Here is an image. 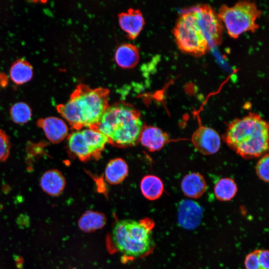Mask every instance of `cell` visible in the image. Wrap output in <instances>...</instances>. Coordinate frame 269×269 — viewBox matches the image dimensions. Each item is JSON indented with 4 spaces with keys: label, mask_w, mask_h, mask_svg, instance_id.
<instances>
[{
    "label": "cell",
    "mask_w": 269,
    "mask_h": 269,
    "mask_svg": "<svg viewBox=\"0 0 269 269\" xmlns=\"http://www.w3.org/2000/svg\"><path fill=\"white\" fill-rule=\"evenodd\" d=\"M202 212L201 207L196 202L190 200H182L178 209L181 225L188 228L196 226L200 221Z\"/></svg>",
    "instance_id": "15"
},
{
    "label": "cell",
    "mask_w": 269,
    "mask_h": 269,
    "mask_svg": "<svg viewBox=\"0 0 269 269\" xmlns=\"http://www.w3.org/2000/svg\"><path fill=\"white\" fill-rule=\"evenodd\" d=\"M170 140L169 135L161 129L152 126H144L139 141L150 151L160 150Z\"/></svg>",
    "instance_id": "12"
},
{
    "label": "cell",
    "mask_w": 269,
    "mask_h": 269,
    "mask_svg": "<svg viewBox=\"0 0 269 269\" xmlns=\"http://www.w3.org/2000/svg\"><path fill=\"white\" fill-rule=\"evenodd\" d=\"M154 226L150 219L118 220L110 233V247L126 258L145 257L152 252L155 247L152 237Z\"/></svg>",
    "instance_id": "4"
},
{
    "label": "cell",
    "mask_w": 269,
    "mask_h": 269,
    "mask_svg": "<svg viewBox=\"0 0 269 269\" xmlns=\"http://www.w3.org/2000/svg\"><path fill=\"white\" fill-rule=\"evenodd\" d=\"M77 269L73 268V269Z\"/></svg>",
    "instance_id": "26"
},
{
    "label": "cell",
    "mask_w": 269,
    "mask_h": 269,
    "mask_svg": "<svg viewBox=\"0 0 269 269\" xmlns=\"http://www.w3.org/2000/svg\"><path fill=\"white\" fill-rule=\"evenodd\" d=\"M262 14L253 1L242 0L232 6L222 4L218 14L226 28L228 34L234 38L247 31H255L259 25L256 21Z\"/></svg>",
    "instance_id": "6"
},
{
    "label": "cell",
    "mask_w": 269,
    "mask_h": 269,
    "mask_svg": "<svg viewBox=\"0 0 269 269\" xmlns=\"http://www.w3.org/2000/svg\"><path fill=\"white\" fill-rule=\"evenodd\" d=\"M10 149L9 137L4 131L0 129V163L7 159Z\"/></svg>",
    "instance_id": "25"
},
{
    "label": "cell",
    "mask_w": 269,
    "mask_h": 269,
    "mask_svg": "<svg viewBox=\"0 0 269 269\" xmlns=\"http://www.w3.org/2000/svg\"><path fill=\"white\" fill-rule=\"evenodd\" d=\"M66 180L62 173L57 169H52L45 172L40 180L42 189L51 196H58L63 191Z\"/></svg>",
    "instance_id": "14"
},
{
    "label": "cell",
    "mask_w": 269,
    "mask_h": 269,
    "mask_svg": "<svg viewBox=\"0 0 269 269\" xmlns=\"http://www.w3.org/2000/svg\"><path fill=\"white\" fill-rule=\"evenodd\" d=\"M143 126L140 112L132 104L119 101L109 105L96 129L107 137L109 143L126 147L137 142Z\"/></svg>",
    "instance_id": "3"
},
{
    "label": "cell",
    "mask_w": 269,
    "mask_h": 269,
    "mask_svg": "<svg viewBox=\"0 0 269 269\" xmlns=\"http://www.w3.org/2000/svg\"><path fill=\"white\" fill-rule=\"evenodd\" d=\"M37 125L41 128L46 137L53 143H58L64 140L68 134V128L62 119L49 117L39 119Z\"/></svg>",
    "instance_id": "10"
},
{
    "label": "cell",
    "mask_w": 269,
    "mask_h": 269,
    "mask_svg": "<svg viewBox=\"0 0 269 269\" xmlns=\"http://www.w3.org/2000/svg\"><path fill=\"white\" fill-rule=\"evenodd\" d=\"M140 188L143 196L149 200H155L159 198L164 190L162 180L153 175L144 176L141 180Z\"/></svg>",
    "instance_id": "19"
},
{
    "label": "cell",
    "mask_w": 269,
    "mask_h": 269,
    "mask_svg": "<svg viewBox=\"0 0 269 269\" xmlns=\"http://www.w3.org/2000/svg\"><path fill=\"white\" fill-rule=\"evenodd\" d=\"M269 155L268 153L261 157L256 166V172L258 177L265 182L269 180Z\"/></svg>",
    "instance_id": "24"
},
{
    "label": "cell",
    "mask_w": 269,
    "mask_h": 269,
    "mask_svg": "<svg viewBox=\"0 0 269 269\" xmlns=\"http://www.w3.org/2000/svg\"><path fill=\"white\" fill-rule=\"evenodd\" d=\"M114 58L116 63L120 67L133 68L139 61L138 49L132 43H122L117 48Z\"/></svg>",
    "instance_id": "16"
},
{
    "label": "cell",
    "mask_w": 269,
    "mask_h": 269,
    "mask_svg": "<svg viewBox=\"0 0 269 269\" xmlns=\"http://www.w3.org/2000/svg\"><path fill=\"white\" fill-rule=\"evenodd\" d=\"M10 78L16 85L30 81L33 76V68L26 60L20 58L12 64L9 71Z\"/></svg>",
    "instance_id": "20"
},
{
    "label": "cell",
    "mask_w": 269,
    "mask_h": 269,
    "mask_svg": "<svg viewBox=\"0 0 269 269\" xmlns=\"http://www.w3.org/2000/svg\"><path fill=\"white\" fill-rule=\"evenodd\" d=\"M173 33L177 46L183 52L202 56L211 47L199 26L194 8L180 13Z\"/></svg>",
    "instance_id": "5"
},
{
    "label": "cell",
    "mask_w": 269,
    "mask_h": 269,
    "mask_svg": "<svg viewBox=\"0 0 269 269\" xmlns=\"http://www.w3.org/2000/svg\"><path fill=\"white\" fill-rule=\"evenodd\" d=\"M193 8L198 17L199 26L210 46L221 44L224 26L218 13L208 4H202Z\"/></svg>",
    "instance_id": "7"
},
{
    "label": "cell",
    "mask_w": 269,
    "mask_h": 269,
    "mask_svg": "<svg viewBox=\"0 0 269 269\" xmlns=\"http://www.w3.org/2000/svg\"><path fill=\"white\" fill-rule=\"evenodd\" d=\"M246 269H269V253L267 250H256L246 257Z\"/></svg>",
    "instance_id": "22"
},
{
    "label": "cell",
    "mask_w": 269,
    "mask_h": 269,
    "mask_svg": "<svg viewBox=\"0 0 269 269\" xmlns=\"http://www.w3.org/2000/svg\"><path fill=\"white\" fill-rule=\"evenodd\" d=\"M67 146L70 153L81 161H87L92 158L98 159L81 131H74L68 135Z\"/></svg>",
    "instance_id": "11"
},
{
    "label": "cell",
    "mask_w": 269,
    "mask_h": 269,
    "mask_svg": "<svg viewBox=\"0 0 269 269\" xmlns=\"http://www.w3.org/2000/svg\"><path fill=\"white\" fill-rule=\"evenodd\" d=\"M222 137L243 158L261 157L269 150V124L258 114L249 113L230 122Z\"/></svg>",
    "instance_id": "2"
},
{
    "label": "cell",
    "mask_w": 269,
    "mask_h": 269,
    "mask_svg": "<svg viewBox=\"0 0 269 269\" xmlns=\"http://www.w3.org/2000/svg\"><path fill=\"white\" fill-rule=\"evenodd\" d=\"M221 137L214 129L200 126L193 133L191 141L200 153L208 155L216 153L221 146Z\"/></svg>",
    "instance_id": "8"
},
{
    "label": "cell",
    "mask_w": 269,
    "mask_h": 269,
    "mask_svg": "<svg viewBox=\"0 0 269 269\" xmlns=\"http://www.w3.org/2000/svg\"><path fill=\"white\" fill-rule=\"evenodd\" d=\"M10 116L12 121L17 124L27 123L32 116L30 107L24 102H18L13 104L10 109Z\"/></svg>",
    "instance_id": "23"
},
{
    "label": "cell",
    "mask_w": 269,
    "mask_h": 269,
    "mask_svg": "<svg viewBox=\"0 0 269 269\" xmlns=\"http://www.w3.org/2000/svg\"><path fill=\"white\" fill-rule=\"evenodd\" d=\"M109 94L108 88H91L79 84L69 100L58 105L56 109L74 130L78 131L84 127L96 129L110 105Z\"/></svg>",
    "instance_id": "1"
},
{
    "label": "cell",
    "mask_w": 269,
    "mask_h": 269,
    "mask_svg": "<svg viewBox=\"0 0 269 269\" xmlns=\"http://www.w3.org/2000/svg\"><path fill=\"white\" fill-rule=\"evenodd\" d=\"M238 191V187L234 179L229 177L220 179L216 183L214 192L216 198L222 201L233 199Z\"/></svg>",
    "instance_id": "21"
},
{
    "label": "cell",
    "mask_w": 269,
    "mask_h": 269,
    "mask_svg": "<svg viewBox=\"0 0 269 269\" xmlns=\"http://www.w3.org/2000/svg\"><path fill=\"white\" fill-rule=\"evenodd\" d=\"M107 218L101 212L88 210L82 215L78 222L83 232L90 233L102 229L106 225Z\"/></svg>",
    "instance_id": "18"
},
{
    "label": "cell",
    "mask_w": 269,
    "mask_h": 269,
    "mask_svg": "<svg viewBox=\"0 0 269 269\" xmlns=\"http://www.w3.org/2000/svg\"><path fill=\"white\" fill-rule=\"evenodd\" d=\"M128 172V165L125 160L121 158L113 159L106 165L105 180L110 184H118L125 179Z\"/></svg>",
    "instance_id": "17"
},
{
    "label": "cell",
    "mask_w": 269,
    "mask_h": 269,
    "mask_svg": "<svg viewBox=\"0 0 269 269\" xmlns=\"http://www.w3.org/2000/svg\"><path fill=\"white\" fill-rule=\"evenodd\" d=\"M118 21L121 28L128 37L135 39L142 30L145 22L143 15L138 9L129 8L118 14Z\"/></svg>",
    "instance_id": "9"
},
{
    "label": "cell",
    "mask_w": 269,
    "mask_h": 269,
    "mask_svg": "<svg viewBox=\"0 0 269 269\" xmlns=\"http://www.w3.org/2000/svg\"><path fill=\"white\" fill-rule=\"evenodd\" d=\"M207 183L203 176L198 172H191L183 178L181 188L183 194L190 198L201 197L207 189Z\"/></svg>",
    "instance_id": "13"
}]
</instances>
